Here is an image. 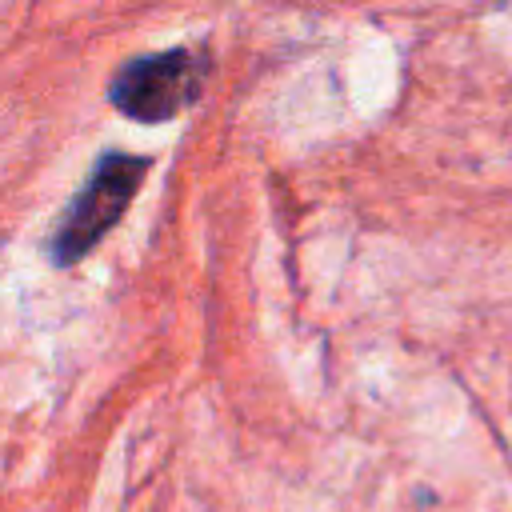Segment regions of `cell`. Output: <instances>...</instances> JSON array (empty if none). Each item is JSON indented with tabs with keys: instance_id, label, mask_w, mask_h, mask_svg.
<instances>
[{
	"instance_id": "7a4b0ae2",
	"label": "cell",
	"mask_w": 512,
	"mask_h": 512,
	"mask_svg": "<svg viewBox=\"0 0 512 512\" xmlns=\"http://www.w3.org/2000/svg\"><path fill=\"white\" fill-rule=\"evenodd\" d=\"M208 56L196 48H164L124 60L108 80V100L120 116L136 124L176 120L204 96Z\"/></svg>"
},
{
	"instance_id": "6da1fadb",
	"label": "cell",
	"mask_w": 512,
	"mask_h": 512,
	"mask_svg": "<svg viewBox=\"0 0 512 512\" xmlns=\"http://www.w3.org/2000/svg\"><path fill=\"white\" fill-rule=\"evenodd\" d=\"M148 168H152L148 156H136V152H104L88 168L84 184L76 188V196L68 200V208L60 212V220L52 228V240H48L52 264H60V268L80 264L120 224V216L136 200Z\"/></svg>"
}]
</instances>
